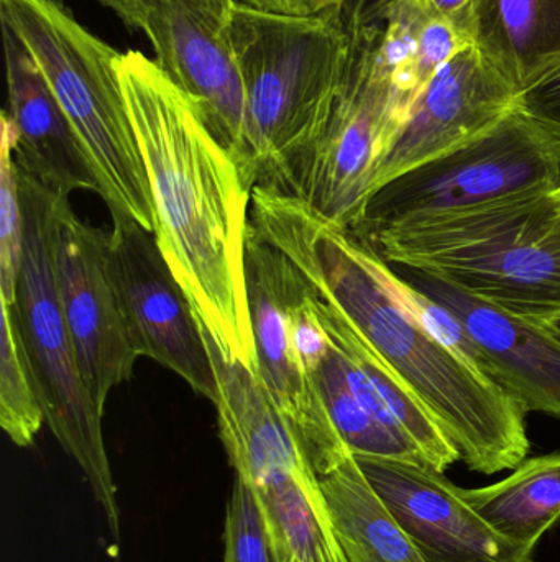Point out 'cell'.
<instances>
[{
	"mask_svg": "<svg viewBox=\"0 0 560 562\" xmlns=\"http://www.w3.org/2000/svg\"><path fill=\"white\" fill-rule=\"evenodd\" d=\"M144 33L157 65L196 104L240 165L247 137L245 88L226 26L201 0H147Z\"/></svg>",
	"mask_w": 560,
	"mask_h": 562,
	"instance_id": "12",
	"label": "cell"
},
{
	"mask_svg": "<svg viewBox=\"0 0 560 562\" xmlns=\"http://www.w3.org/2000/svg\"><path fill=\"white\" fill-rule=\"evenodd\" d=\"M559 187L560 128L519 101L479 137L385 184L354 233Z\"/></svg>",
	"mask_w": 560,
	"mask_h": 562,
	"instance_id": "8",
	"label": "cell"
},
{
	"mask_svg": "<svg viewBox=\"0 0 560 562\" xmlns=\"http://www.w3.org/2000/svg\"><path fill=\"white\" fill-rule=\"evenodd\" d=\"M2 36L9 104L3 112L16 167L59 196L78 190L101 196L98 173L35 59L5 25Z\"/></svg>",
	"mask_w": 560,
	"mask_h": 562,
	"instance_id": "16",
	"label": "cell"
},
{
	"mask_svg": "<svg viewBox=\"0 0 560 562\" xmlns=\"http://www.w3.org/2000/svg\"><path fill=\"white\" fill-rule=\"evenodd\" d=\"M222 562H273L259 505L240 477L233 481L227 502Z\"/></svg>",
	"mask_w": 560,
	"mask_h": 562,
	"instance_id": "25",
	"label": "cell"
},
{
	"mask_svg": "<svg viewBox=\"0 0 560 562\" xmlns=\"http://www.w3.org/2000/svg\"><path fill=\"white\" fill-rule=\"evenodd\" d=\"M364 474L426 562H533L535 551L493 530L443 472L358 458Z\"/></svg>",
	"mask_w": 560,
	"mask_h": 562,
	"instance_id": "13",
	"label": "cell"
},
{
	"mask_svg": "<svg viewBox=\"0 0 560 562\" xmlns=\"http://www.w3.org/2000/svg\"><path fill=\"white\" fill-rule=\"evenodd\" d=\"M539 321H541L545 326H548L556 336L560 337V311L559 313L551 314V316L542 317V319Z\"/></svg>",
	"mask_w": 560,
	"mask_h": 562,
	"instance_id": "31",
	"label": "cell"
},
{
	"mask_svg": "<svg viewBox=\"0 0 560 562\" xmlns=\"http://www.w3.org/2000/svg\"><path fill=\"white\" fill-rule=\"evenodd\" d=\"M361 2L364 3L365 10H368L372 9V7L378 5V3L384 2V0H361Z\"/></svg>",
	"mask_w": 560,
	"mask_h": 562,
	"instance_id": "32",
	"label": "cell"
},
{
	"mask_svg": "<svg viewBox=\"0 0 560 562\" xmlns=\"http://www.w3.org/2000/svg\"><path fill=\"white\" fill-rule=\"evenodd\" d=\"M0 122V300L13 304L23 260V210L13 131L5 112Z\"/></svg>",
	"mask_w": 560,
	"mask_h": 562,
	"instance_id": "23",
	"label": "cell"
},
{
	"mask_svg": "<svg viewBox=\"0 0 560 562\" xmlns=\"http://www.w3.org/2000/svg\"><path fill=\"white\" fill-rule=\"evenodd\" d=\"M552 194H555L556 200H558L559 206H560V187L558 190L552 191Z\"/></svg>",
	"mask_w": 560,
	"mask_h": 562,
	"instance_id": "33",
	"label": "cell"
},
{
	"mask_svg": "<svg viewBox=\"0 0 560 562\" xmlns=\"http://www.w3.org/2000/svg\"><path fill=\"white\" fill-rule=\"evenodd\" d=\"M23 210V260L16 284L15 314L45 419L61 448L78 462L114 540L121 541L117 487L95 408L66 324L53 266L56 201L38 181L19 170Z\"/></svg>",
	"mask_w": 560,
	"mask_h": 562,
	"instance_id": "6",
	"label": "cell"
},
{
	"mask_svg": "<svg viewBox=\"0 0 560 562\" xmlns=\"http://www.w3.org/2000/svg\"><path fill=\"white\" fill-rule=\"evenodd\" d=\"M242 72L250 188H272L328 124L351 61L344 10L298 15L237 2L227 25Z\"/></svg>",
	"mask_w": 560,
	"mask_h": 562,
	"instance_id": "3",
	"label": "cell"
},
{
	"mask_svg": "<svg viewBox=\"0 0 560 562\" xmlns=\"http://www.w3.org/2000/svg\"><path fill=\"white\" fill-rule=\"evenodd\" d=\"M0 306V426L13 445L28 448L46 423L45 409L12 306L2 300Z\"/></svg>",
	"mask_w": 560,
	"mask_h": 562,
	"instance_id": "22",
	"label": "cell"
},
{
	"mask_svg": "<svg viewBox=\"0 0 560 562\" xmlns=\"http://www.w3.org/2000/svg\"><path fill=\"white\" fill-rule=\"evenodd\" d=\"M352 36L341 94L319 137L279 175L272 190L293 194L342 229L364 224L375 177L418 102L391 78L378 52V23L344 10Z\"/></svg>",
	"mask_w": 560,
	"mask_h": 562,
	"instance_id": "7",
	"label": "cell"
},
{
	"mask_svg": "<svg viewBox=\"0 0 560 562\" xmlns=\"http://www.w3.org/2000/svg\"><path fill=\"white\" fill-rule=\"evenodd\" d=\"M107 263L138 356L150 357L210 402L217 398L213 360L190 300L161 254L155 233L112 217Z\"/></svg>",
	"mask_w": 560,
	"mask_h": 562,
	"instance_id": "10",
	"label": "cell"
},
{
	"mask_svg": "<svg viewBox=\"0 0 560 562\" xmlns=\"http://www.w3.org/2000/svg\"><path fill=\"white\" fill-rule=\"evenodd\" d=\"M460 494L493 530L535 551L560 520V452L525 459L503 481Z\"/></svg>",
	"mask_w": 560,
	"mask_h": 562,
	"instance_id": "20",
	"label": "cell"
},
{
	"mask_svg": "<svg viewBox=\"0 0 560 562\" xmlns=\"http://www.w3.org/2000/svg\"><path fill=\"white\" fill-rule=\"evenodd\" d=\"M118 78L155 204V236L196 319L256 372L245 283L252 188L199 109L144 53L128 49Z\"/></svg>",
	"mask_w": 560,
	"mask_h": 562,
	"instance_id": "2",
	"label": "cell"
},
{
	"mask_svg": "<svg viewBox=\"0 0 560 562\" xmlns=\"http://www.w3.org/2000/svg\"><path fill=\"white\" fill-rule=\"evenodd\" d=\"M53 266L82 380L104 415L112 390L132 379L140 356L108 272L107 233L79 220L69 196L56 201Z\"/></svg>",
	"mask_w": 560,
	"mask_h": 562,
	"instance_id": "11",
	"label": "cell"
},
{
	"mask_svg": "<svg viewBox=\"0 0 560 562\" xmlns=\"http://www.w3.org/2000/svg\"><path fill=\"white\" fill-rule=\"evenodd\" d=\"M413 286L449 307L482 356L483 372L526 413L560 418V337L535 317L480 300L456 284L400 267Z\"/></svg>",
	"mask_w": 560,
	"mask_h": 562,
	"instance_id": "15",
	"label": "cell"
},
{
	"mask_svg": "<svg viewBox=\"0 0 560 562\" xmlns=\"http://www.w3.org/2000/svg\"><path fill=\"white\" fill-rule=\"evenodd\" d=\"M361 236L390 266L430 273L512 313L542 319L560 311V206L549 191Z\"/></svg>",
	"mask_w": 560,
	"mask_h": 562,
	"instance_id": "4",
	"label": "cell"
},
{
	"mask_svg": "<svg viewBox=\"0 0 560 562\" xmlns=\"http://www.w3.org/2000/svg\"><path fill=\"white\" fill-rule=\"evenodd\" d=\"M203 5L216 16L217 22L220 25L226 26L229 25L230 16H232L233 7L237 5L239 0H201Z\"/></svg>",
	"mask_w": 560,
	"mask_h": 562,
	"instance_id": "30",
	"label": "cell"
},
{
	"mask_svg": "<svg viewBox=\"0 0 560 562\" xmlns=\"http://www.w3.org/2000/svg\"><path fill=\"white\" fill-rule=\"evenodd\" d=\"M311 291L312 306L332 346L352 366L364 373L365 379L377 390L398 425L423 452L430 468L444 474L450 465L460 461L456 446L434 422L427 409L421 405L420 400L404 385L403 380L352 326L345 314L329 297L316 293L312 288Z\"/></svg>",
	"mask_w": 560,
	"mask_h": 562,
	"instance_id": "19",
	"label": "cell"
},
{
	"mask_svg": "<svg viewBox=\"0 0 560 562\" xmlns=\"http://www.w3.org/2000/svg\"><path fill=\"white\" fill-rule=\"evenodd\" d=\"M522 104L541 121L560 128V68L519 95Z\"/></svg>",
	"mask_w": 560,
	"mask_h": 562,
	"instance_id": "27",
	"label": "cell"
},
{
	"mask_svg": "<svg viewBox=\"0 0 560 562\" xmlns=\"http://www.w3.org/2000/svg\"><path fill=\"white\" fill-rule=\"evenodd\" d=\"M245 283L256 373L322 477L352 452L332 425L316 380L306 369L293 336V303L305 279L276 247L260 237L250 221Z\"/></svg>",
	"mask_w": 560,
	"mask_h": 562,
	"instance_id": "9",
	"label": "cell"
},
{
	"mask_svg": "<svg viewBox=\"0 0 560 562\" xmlns=\"http://www.w3.org/2000/svg\"><path fill=\"white\" fill-rule=\"evenodd\" d=\"M476 46L522 95L560 68V0H483Z\"/></svg>",
	"mask_w": 560,
	"mask_h": 562,
	"instance_id": "17",
	"label": "cell"
},
{
	"mask_svg": "<svg viewBox=\"0 0 560 562\" xmlns=\"http://www.w3.org/2000/svg\"><path fill=\"white\" fill-rule=\"evenodd\" d=\"M384 273L395 296L416 317L418 323L423 324L433 336L443 340L446 346L456 350L464 359L469 360L470 363L479 367L483 372L482 356H480L476 344L470 339L459 317L449 307L444 306L439 301L431 297L430 294L423 293V291L413 286L400 272L391 269L387 260H385Z\"/></svg>",
	"mask_w": 560,
	"mask_h": 562,
	"instance_id": "24",
	"label": "cell"
},
{
	"mask_svg": "<svg viewBox=\"0 0 560 562\" xmlns=\"http://www.w3.org/2000/svg\"><path fill=\"white\" fill-rule=\"evenodd\" d=\"M315 380L332 425L352 454L430 468L423 452L404 432L385 425L358 402L345 379L341 356L332 344L315 372Z\"/></svg>",
	"mask_w": 560,
	"mask_h": 562,
	"instance_id": "21",
	"label": "cell"
},
{
	"mask_svg": "<svg viewBox=\"0 0 560 562\" xmlns=\"http://www.w3.org/2000/svg\"><path fill=\"white\" fill-rule=\"evenodd\" d=\"M250 224L345 314L470 471L499 474L528 459V413L508 390L418 323L391 291L385 260L370 240L334 226L299 198L265 187L252 190Z\"/></svg>",
	"mask_w": 560,
	"mask_h": 562,
	"instance_id": "1",
	"label": "cell"
},
{
	"mask_svg": "<svg viewBox=\"0 0 560 562\" xmlns=\"http://www.w3.org/2000/svg\"><path fill=\"white\" fill-rule=\"evenodd\" d=\"M319 481L347 562H426L354 454Z\"/></svg>",
	"mask_w": 560,
	"mask_h": 562,
	"instance_id": "18",
	"label": "cell"
},
{
	"mask_svg": "<svg viewBox=\"0 0 560 562\" xmlns=\"http://www.w3.org/2000/svg\"><path fill=\"white\" fill-rule=\"evenodd\" d=\"M95 2L111 10L132 32H144L147 0H95Z\"/></svg>",
	"mask_w": 560,
	"mask_h": 562,
	"instance_id": "29",
	"label": "cell"
},
{
	"mask_svg": "<svg viewBox=\"0 0 560 562\" xmlns=\"http://www.w3.org/2000/svg\"><path fill=\"white\" fill-rule=\"evenodd\" d=\"M397 2L413 10L421 19H439L453 23L476 45L477 19H479L483 0H397Z\"/></svg>",
	"mask_w": 560,
	"mask_h": 562,
	"instance_id": "26",
	"label": "cell"
},
{
	"mask_svg": "<svg viewBox=\"0 0 560 562\" xmlns=\"http://www.w3.org/2000/svg\"><path fill=\"white\" fill-rule=\"evenodd\" d=\"M239 2L249 3L259 9L272 10V12L311 15V13L344 10L351 0H239Z\"/></svg>",
	"mask_w": 560,
	"mask_h": 562,
	"instance_id": "28",
	"label": "cell"
},
{
	"mask_svg": "<svg viewBox=\"0 0 560 562\" xmlns=\"http://www.w3.org/2000/svg\"><path fill=\"white\" fill-rule=\"evenodd\" d=\"M0 19L28 49L84 147L112 217L155 233V204L118 78L122 53L61 0H0Z\"/></svg>",
	"mask_w": 560,
	"mask_h": 562,
	"instance_id": "5",
	"label": "cell"
},
{
	"mask_svg": "<svg viewBox=\"0 0 560 562\" xmlns=\"http://www.w3.org/2000/svg\"><path fill=\"white\" fill-rule=\"evenodd\" d=\"M518 102L515 86L482 49H464L431 79L410 124L378 170L370 200L395 178L479 137Z\"/></svg>",
	"mask_w": 560,
	"mask_h": 562,
	"instance_id": "14",
	"label": "cell"
}]
</instances>
